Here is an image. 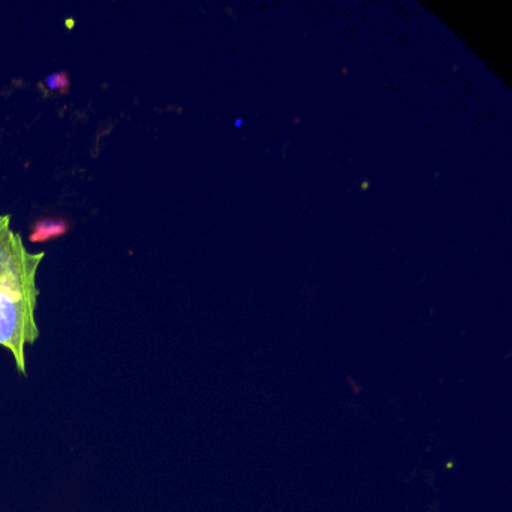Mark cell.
Segmentation results:
<instances>
[{"label":"cell","instance_id":"6da1fadb","mask_svg":"<svg viewBox=\"0 0 512 512\" xmlns=\"http://www.w3.org/2000/svg\"><path fill=\"white\" fill-rule=\"evenodd\" d=\"M10 223L8 215L0 217V346L13 352L17 367L26 374V344L40 337L35 310L40 295L37 272L44 253H29Z\"/></svg>","mask_w":512,"mask_h":512},{"label":"cell","instance_id":"7a4b0ae2","mask_svg":"<svg viewBox=\"0 0 512 512\" xmlns=\"http://www.w3.org/2000/svg\"><path fill=\"white\" fill-rule=\"evenodd\" d=\"M68 232L67 221L61 218H46L35 224L34 230L31 233L32 242H46L50 239L59 238Z\"/></svg>","mask_w":512,"mask_h":512},{"label":"cell","instance_id":"3957f363","mask_svg":"<svg viewBox=\"0 0 512 512\" xmlns=\"http://www.w3.org/2000/svg\"><path fill=\"white\" fill-rule=\"evenodd\" d=\"M44 85L50 89V91L67 92L70 88V80H68L67 74L56 73L53 76L47 77Z\"/></svg>","mask_w":512,"mask_h":512}]
</instances>
